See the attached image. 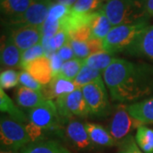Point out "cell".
Wrapping results in <instances>:
<instances>
[{"label":"cell","mask_w":153,"mask_h":153,"mask_svg":"<svg viewBox=\"0 0 153 153\" xmlns=\"http://www.w3.org/2000/svg\"><path fill=\"white\" fill-rule=\"evenodd\" d=\"M112 100L134 102L153 93V66L116 58L103 73Z\"/></svg>","instance_id":"obj_1"},{"label":"cell","mask_w":153,"mask_h":153,"mask_svg":"<svg viewBox=\"0 0 153 153\" xmlns=\"http://www.w3.org/2000/svg\"><path fill=\"white\" fill-rule=\"evenodd\" d=\"M112 27L148 22L146 0H110L102 7Z\"/></svg>","instance_id":"obj_2"},{"label":"cell","mask_w":153,"mask_h":153,"mask_svg":"<svg viewBox=\"0 0 153 153\" xmlns=\"http://www.w3.org/2000/svg\"><path fill=\"white\" fill-rule=\"evenodd\" d=\"M147 27L148 22L113 27L103 40L104 50L112 55L127 51Z\"/></svg>","instance_id":"obj_3"},{"label":"cell","mask_w":153,"mask_h":153,"mask_svg":"<svg viewBox=\"0 0 153 153\" xmlns=\"http://www.w3.org/2000/svg\"><path fill=\"white\" fill-rule=\"evenodd\" d=\"M1 149L19 151L30 144L26 126L8 115H2L0 119Z\"/></svg>","instance_id":"obj_4"},{"label":"cell","mask_w":153,"mask_h":153,"mask_svg":"<svg viewBox=\"0 0 153 153\" xmlns=\"http://www.w3.org/2000/svg\"><path fill=\"white\" fill-rule=\"evenodd\" d=\"M105 86L104 80L100 77L81 88L92 116L102 117L109 113L110 102Z\"/></svg>","instance_id":"obj_5"},{"label":"cell","mask_w":153,"mask_h":153,"mask_svg":"<svg viewBox=\"0 0 153 153\" xmlns=\"http://www.w3.org/2000/svg\"><path fill=\"white\" fill-rule=\"evenodd\" d=\"M60 114L57 105L51 100H45L38 106L29 110L28 120L44 133L60 130Z\"/></svg>","instance_id":"obj_6"},{"label":"cell","mask_w":153,"mask_h":153,"mask_svg":"<svg viewBox=\"0 0 153 153\" xmlns=\"http://www.w3.org/2000/svg\"><path fill=\"white\" fill-rule=\"evenodd\" d=\"M55 104L60 116L65 119H70L74 116L87 117L90 114L81 88L58 98Z\"/></svg>","instance_id":"obj_7"},{"label":"cell","mask_w":153,"mask_h":153,"mask_svg":"<svg viewBox=\"0 0 153 153\" xmlns=\"http://www.w3.org/2000/svg\"><path fill=\"white\" fill-rule=\"evenodd\" d=\"M141 125L132 117L127 109V105L120 103L115 109L112 119L110 123L109 133L115 140H121L129 134L135 128Z\"/></svg>","instance_id":"obj_8"},{"label":"cell","mask_w":153,"mask_h":153,"mask_svg":"<svg viewBox=\"0 0 153 153\" xmlns=\"http://www.w3.org/2000/svg\"><path fill=\"white\" fill-rule=\"evenodd\" d=\"M53 4L52 0H33L31 5L22 16L7 22L9 26L29 25L42 28Z\"/></svg>","instance_id":"obj_9"},{"label":"cell","mask_w":153,"mask_h":153,"mask_svg":"<svg viewBox=\"0 0 153 153\" xmlns=\"http://www.w3.org/2000/svg\"><path fill=\"white\" fill-rule=\"evenodd\" d=\"M9 27V36L22 52L42 41L43 33L41 28L29 25H12Z\"/></svg>","instance_id":"obj_10"},{"label":"cell","mask_w":153,"mask_h":153,"mask_svg":"<svg viewBox=\"0 0 153 153\" xmlns=\"http://www.w3.org/2000/svg\"><path fill=\"white\" fill-rule=\"evenodd\" d=\"M22 68L24 71H27L41 85H49L54 77L50 60L46 55H43L24 64Z\"/></svg>","instance_id":"obj_11"},{"label":"cell","mask_w":153,"mask_h":153,"mask_svg":"<svg viewBox=\"0 0 153 153\" xmlns=\"http://www.w3.org/2000/svg\"><path fill=\"white\" fill-rule=\"evenodd\" d=\"M126 52L132 56L144 58L153 63V25L148 26Z\"/></svg>","instance_id":"obj_12"},{"label":"cell","mask_w":153,"mask_h":153,"mask_svg":"<svg viewBox=\"0 0 153 153\" xmlns=\"http://www.w3.org/2000/svg\"><path fill=\"white\" fill-rule=\"evenodd\" d=\"M66 134L77 149H88L93 144L88 136L85 125L79 121L71 120L69 122L66 128Z\"/></svg>","instance_id":"obj_13"},{"label":"cell","mask_w":153,"mask_h":153,"mask_svg":"<svg viewBox=\"0 0 153 153\" xmlns=\"http://www.w3.org/2000/svg\"><path fill=\"white\" fill-rule=\"evenodd\" d=\"M22 54L10 37H6L1 46V65L8 69L22 67Z\"/></svg>","instance_id":"obj_14"},{"label":"cell","mask_w":153,"mask_h":153,"mask_svg":"<svg viewBox=\"0 0 153 153\" xmlns=\"http://www.w3.org/2000/svg\"><path fill=\"white\" fill-rule=\"evenodd\" d=\"M127 109L132 117L141 125L146 123L153 124V96L127 105Z\"/></svg>","instance_id":"obj_15"},{"label":"cell","mask_w":153,"mask_h":153,"mask_svg":"<svg viewBox=\"0 0 153 153\" xmlns=\"http://www.w3.org/2000/svg\"><path fill=\"white\" fill-rule=\"evenodd\" d=\"M78 89L73 80L66 79L60 76H54L52 81L50 82L46 90H44V97L46 100L55 99L57 100L61 96L66 95L68 94L74 92L75 90Z\"/></svg>","instance_id":"obj_16"},{"label":"cell","mask_w":153,"mask_h":153,"mask_svg":"<svg viewBox=\"0 0 153 153\" xmlns=\"http://www.w3.org/2000/svg\"><path fill=\"white\" fill-rule=\"evenodd\" d=\"M15 98L20 106L26 109H33L41 105L46 100L42 91L20 86L16 91Z\"/></svg>","instance_id":"obj_17"},{"label":"cell","mask_w":153,"mask_h":153,"mask_svg":"<svg viewBox=\"0 0 153 153\" xmlns=\"http://www.w3.org/2000/svg\"><path fill=\"white\" fill-rule=\"evenodd\" d=\"M21 153H71L63 145L55 140H43L28 144Z\"/></svg>","instance_id":"obj_18"},{"label":"cell","mask_w":153,"mask_h":153,"mask_svg":"<svg viewBox=\"0 0 153 153\" xmlns=\"http://www.w3.org/2000/svg\"><path fill=\"white\" fill-rule=\"evenodd\" d=\"M89 27L91 28L92 38L102 40H104L111 28L113 27L103 9H100L92 14Z\"/></svg>","instance_id":"obj_19"},{"label":"cell","mask_w":153,"mask_h":153,"mask_svg":"<svg viewBox=\"0 0 153 153\" xmlns=\"http://www.w3.org/2000/svg\"><path fill=\"white\" fill-rule=\"evenodd\" d=\"M33 0H0L1 13L7 22L22 16L27 11Z\"/></svg>","instance_id":"obj_20"},{"label":"cell","mask_w":153,"mask_h":153,"mask_svg":"<svg viewBox=\"0 0 153 153\" xmlns=\"http://www.w3.org/2000/svg\"><path fill=\"white\" fill-rule=\"evenodd\" d=\"M88 136L93 144L101 146H114L117 140L101 125L87 123L84 124Z\"/></svg>","instance_id":"obj_21"},{"label":"cell","mask_w":153,"mask_h":153,"mask_svg":"<svg viewBox=\"0 0 153 153\" xmlns=\"http://www.w3.org/2000/svg\"><path fill=\"white\" fill-rule=\"evenodd\" d=\"M92 14H80L70 10V12L60 21V29L67 34L77 28L89 25Z\"/></svg>","instance_id":"obj_22"},{"label":"cell","mask_w":153,"mask_h":153,"mask_svg":"<svg viewBox=\"0 0 153 153\" xmlns=\"http://www.w3.org/2000/svg\"><path fill=\"white\" fill-rule=\"evenodd\" d=\"M0 110L1 112L5 113L11 118L21 122L24 124H27L29 122L27 117L17 107L13 100L2 88H0Z\"/></svg>","instance_id":"obj_23"},{"label":"cell","mask_w":153,"mask_h":153,"mask_svg":"<svg viewBox=\"0 0 153 153\" xmlns=\"http://www.w3.org/2000/svg\"><path fill=\"white\" fill-rule=\"evenodd\" d=\"M115 59L116 57L114 55L103 50L96 54L89 55L88 58L83 60V63L90 66L91 68L101 71L103 73V71L108 68V66L113 62Z\"/></svg>","instance_id":"obj_24"},{"label":"cell","mask_w":153,"mask_h":153,"mask_svg":"<svg viewBox=\"0 0 153 153\" xmlns=\"http://www.w3.org/2000/svg\"><path fill=\"white\" fill-rule=\"evenodd\" d=\"M135 141L144 153H153V129L146 126L137 128Z\"/></svg>","instance_id":"obj_25"},{"label":"cell","mask_w":153,"mask_h":153,"mask_svg":"<svg viewBox=\"0 0 153 153\" xmlns=\"http://www.w3.org/2000/svg\"><path fill=\"white\" fill-rule=\"evenodd\" d=\"M100 77H101V71L93 69L83 63L81 70L74 78L73 82L77 88H82L83 86L87 85L88 83L93 82Z\"/></svg>","instance_id":"obj_26"},{"label":"cell","mask_w":153,"mask_h":153,"mask_svg":"<svg viewBox=\"0 0 153 153\" xmlns=\"http://www.w3.org/2000/svg\"><path fill=\"white\" fill-rule=\"evenodd\" d=\"M82 65H83V60L77 58L65 61L64 64L62 65L60 71L54 76H60L66 79L74 80V78L81 70Z\"/></svg>","instance_id":"obj_27"},{"label":"cell","mask_w":153,"mask_h":153,"mask_svg":"<svg viewBox=\"0 0 153 153\" xmlns=\"http://www.w3.org/2000/svg\"><path fill=\"white\" fill-rule=\"evenodd\" d=\"M105 0H77L71 7V10L80 14H91L103 7Z\"/></svg>","instance_id":"obj_28"},{"label":"cell","mask_w":153,"mask_h":153,"mask_svg":"<svg viewBox=\"0 0 153 153\" xmlns=\"http://www.w3.org/2000/svg\"><path fill=\"white\" fill-rule=\"evenodd\" d=\"M20 72L14 69H6L0 74V87L2 89H10L20 83Z\"/></svg>","instance_id":"obj_29"},{"label":"cell","mask_w":153,"mask_h":153,"mask_svg":"<svg viewBox=\"0 0 153 153\" xmlns=\"http://www.w3.org/2000/svg\"><path fill=\"white\" fill-rule=\"evenodd\" d=\"M43 55H45V51H44V47L41 43L36 44L33 46L32 48L27 49L23 51L22 54V66L28 63L32 60L37 59L38 57H41Z\"/></svg>","instance_id":"obj_30"},{"label":"cell","mask_w":153,"mask_h":153,"mask_svg":"<svg viewBox=\"0 0 153 153\" xmlns=\"http://www.w3.org/2000/svg\"><path fill=\"white\" fill-rule=\"evenodd\" d=\"M71 48L74 51L75 57L80 60H85L90 55V50L88 48L87 41L86 42H80V41H74L69 40Z\"/></svg>","instance_id":"obj_31"},{"label":"cell","mask_w":153,"mask_h":153,"mask_svg":"<svg viewBox=\"0 0 153 153\" xmlns=\"http://www.w3.org/2000/svg\"><path fill=\"white\" fill-rule=\"evenodd\" d=\"M67 35L69 37V40L80 41V42H86L92 38L91 28L89 27V25L77 28L76 30L68 33Z\"/></svg>","instance_id":"obj_32"},{"label":"cell","mask_w":153,"mask_h":153,"mask_svg":"<svg viewBox=\"0 0 153 153\" xmlns=\"http://www.w3.org/2000/svg\"><path fill=\"white\" fill-rule=\"evenodd\" d=\"M19 80H20V84L22 86L31 88L33 90L42 91V88H43L42 85L38 81H36L27 71H24V70L21 71L19 75Z\"/></svg>","instance_id":"obj_33"},{"label":"cell","mask_w":153,"mask_h":153,"mask_svg":"<svg viewBox=\"0 0 153 153\" xmlns=\"http://www.w3.org/2000/svg\"><path fill=\"white\" fill-rule=\"evenodd\" d=\"M70 10H71V7H68L65 4H59V3H55L51 6L48 16L51 17L55 20L61 21L70 12Z\"/></svg>","instance_id":"obj_34"},{"label":"cell","mask_w":153,"mask_h":153,"mask_svg":"<svg viewBox=\"0 0 153 153\" xmlns=\"http://www.w3.org/2000/svg\"><path fill=\"white\" fill-rule=\"evenodd\" d=\"M57 54L60 55V57L65 61H67V60H70L71 59H74L76 58L75 57V54H74V51L71 48V44L70 43H66L64 46H62L60 49H58L57 51Z\"/></svg>","instance_id":"obj_35"},{"label":"cell","mask_w":153,"mask_h":153,"mask_svg":"<svg viewBox=\"0 0 153 153\" xmlns=\"http://www.w3.org/2000/svg\"><path fill=\"white\" fill-rule=\"evenodd\" d=\"M87 43L88 45V48H89V50H90V55L104 50L103 40L102 39L91 38L89 40H88Z\"/></svg>","instance_id":"obj_36"},{"label":"cell","mask_w":153,"mask_h":153,"mask_svg":"<svg viewBox=\"0 0 153 153\" xmlns=\"http://www.w3.org/2000/svg\"><path fill=\"white\" fill-rule=\"evenodd\" d=\"M49 60H50L51 66H52L54 76H55V74H57L60 71L62 65L64 64V60L60 58V55L57 54V52H55L53 55H51L49 57Z\"/></svg>","instance_id":"obj_37"},{"label":"cell","mask_w":153,"mask_h":153,"mask_svg":"<svg viewBox=\"0 0 153 153\" xmlns=\"http://www.w3.org/2000/svg\"><path fill=\"white\" fill-rule=\"evenodd\" d=\"M122 153H144L138 146L136 141H134L132 138H129L128 140L125 142Z\"/></svg>","instance_id":"obj_38"},{"label":"cell","mask_w":153,"mask_h":153,"mask_svg":"<svg viewBox=\"0 0 153 153\" xmlns=\"http://www.w3.org/2000/svg\"><path fill=\"white\" fill-rule=\"evenodd\" d=\"M55 1L56 3L62 4H65V5L68 6V7H71V8L77 0H55Z\"/></svg>","instance_id":"obj_39"},{"label":"cell","mask_w":153,"mask_h":153,"mask_svg":"<svg viewBox=\"0 0 153 153\" xmlns=\"http://www.w3.org/2000/svg\"><path fill=\"white\" fill-rule=\"evenodd\" d=\"M146 10L149 16L153 17V0H146Z\"/></svg>","instance_id":"obj_40"},{"label":"cell","mask_w":153,"mask_h":153,"mask_svg":"<svg viewBox=\"0 0 153 153\" xmlns=\"http://www.w3.org/2000/svg\"><path fill=\"white\" fill-rule=\"evenodd\" d=\"M0 153H21V152H19L18 151H11V150H4V149H1Z\"/></svg>","instance_id":"obj_41"},{"label":"cell","mask_w":153,"mask_h":153,"mask_svg":"<svg viewBox=\"0 0 153 153\" xmlns=\"http://www.w3.org/2000/svg\"><path fill=\"white\" fill-rule=\"evenodd\" d=\"M105 1H106V2H107V1H110V0H105Z\"/></svg>","instance_id":"obj_42"}]
</instances>
